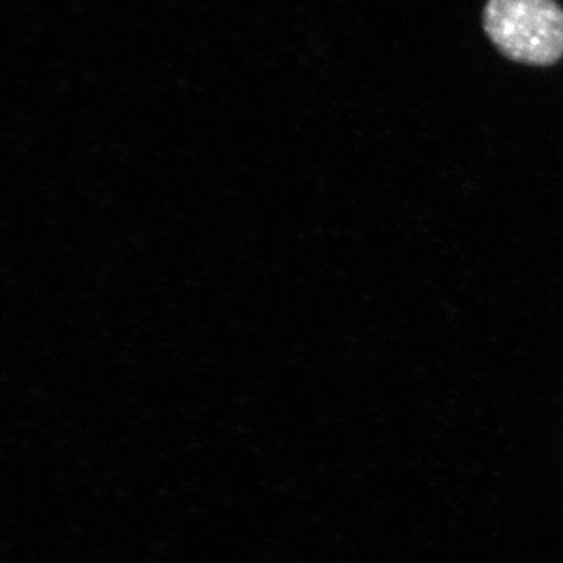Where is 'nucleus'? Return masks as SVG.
Returning a JSON list of instances; mask_svg holds the SVG:
<instances>
[{
    "label": "nucleus",
    "instance_id": "nucleus-1",
    "mask_svg": "<svg viewBox=\"0 0 563 563\" xmlns=\"http://www.w3.org/2000/svg\"><path fill=\"white\" fill-rule=\"evenodd\" d=\"M484 29L510 60L550 66L563 55V10L554 0H488Z\"/></svg>",
    "mask_w": 563,
    "mask_h": 563
}]
</instances>
